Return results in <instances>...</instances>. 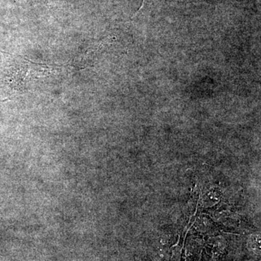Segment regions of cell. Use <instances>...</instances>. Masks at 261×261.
<instances>
[{"label":"cell","instance_id":"cell-1","mask_svg":"<svg viewBox=\"0 0 261 261\" xmlns=\"http://www.w3.org/2000/svg\"><path fill=\"white\" fill-rule=\"evenodd\" d=\"M145 1H144V3H145Z\"/></svg>","mask_w":261,"mask_h":261}]
</instances>
